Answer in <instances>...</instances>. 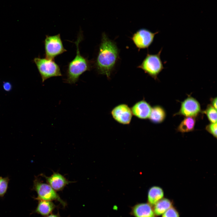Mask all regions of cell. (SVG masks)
Instances as JSON below:
<instances>
[{"label":"cell","instance_id":"obj_19","mask_svg":"<svg viewBox=\"0 0 217 217\" xmlns=\"http://www.w3.org/2000/svg\"><path fill=\"white\" fill-rule=\"evenodd\" d=\"M9 181L8 177H0V197H3L6 193Z\"/></svg>","mask_w":217,"mask_h":217},{"label":"cell","instance_id":"obj_6","mask_svg":"<svg viewBox=\"0 0 217 217\" xmlns=\"http://www.w3.org/2000/svg\"><path fill=\"white\" fill-rule=\"evenodd\" d=\"M44 44L46 58L54 60L56 57L67 51L63 45L60 34L54 36L46 35Z\"/></svg>","mask_w":217,"mask_h":217},{"label":"cell","instance_id":"obj_21","mask_svg":"<svg viewBox=\"0 0 217 217\" xmlns=\"http://www.w3.org/2000/svg\"><path fill=\"white\" fill-rule=\"evenodd\" d=\"M217 122L211 123L206 127V130L214 137H217Z\"/></svg>","mask_w":217,"mask_h":217},{"label":"cell","instance_id":"obj_3","mask_svg":"<svg viewBox=\"0 0 217 217\" xmlns=\"http://www.w3.org/2000/svg\"><path fill=\"white\" fill-rule=\"evenodd\" d=\"M162 49L155 54L148 53L141 64L137 68L143 70L144 72L155 80L164 69L160 55Z\"/></svg>","mask_w":217,"mask_h":217},{"label":"cell","instance_id":"obj_14","mask_svg":"<svg viewBox=\"0 0 217 217\" xmlns=\"http://www.w3.org/2000/svg\"><path fill=\"white\" fill-rule=\"evenodd\" d=\"M164 192L163 189L157 186H153L149 190L148 193V201L149 204L154 206L158 201L163 198Z\"/></svg>","mask_w":217,"mask_h":217},{"label":"cell","instance_id":"obj_12","mask_svg":"<svg viewBox=\"0 0 217 217\" xmlns=\"http://www.w3.org/2000/svg\"><path fill=\"white\" fill-rule=\"evenodd\" d=\"M135 217H156L153 208L148 203H141L135 206L132 209Z\"/></svg>","mask_w":217,"mask_h":217},{"label":"cell","instance_id":"obj_4","mask_svg":"<svg viewBox=\"0 0 217 217\" xmlns=\"http://www.w3.org/2000/svg\"><path fill=\"white\" fill-rule=\"evenodd\" d=\"M33 189L37 193V196L35 198L37 200L56 201L64 208L67 205L66 203L49 184L42 182L38 178H36L33 181Z\"/></svg>","mask_w":217,"mask_h":217},{"label":"cell","instance_id":"obj_9","mask_svg":"<svg viewBox=\"0 0 217 217\" xmlns=\"http://www.w3.org/2000/svg\"><path fill=\"white\" fill-rule=\"evenodd\" d=\"M111 115L118 123L124 125H128L131 121L132 113L131 108L125 104H120L111 110Z\"/></svg>","mask_w":217,"mask_h":217},{"label":"cell","instance_id":"obj_5","mask_svg":"<svg viewBox=\"0 0 217 217\" xmlns=\"http://www.w3.org/2000/svg\"><path fill=\"white\" fill-rule=\"evenodd\" d=\"M41 77L42 83L53 77L62 76L60 68L54 60L39 57L33 60Z\"/></svg>","mask_w":217,"mask_h":217},{"label":"cell","instance_id":"obj_22","mask_svg":"<svg viewBox=\"0 0 217 217\" xmlns=\"http://www.w3.org/2000/svg\"><path fill=\"white\" fill-rule=\"evenodd\" d=\"M3 86L4 90L6 91H9L11 88V85L8 82H4L3 84Z\"/></svg>","mask_w":217,"mask_h":217},{"label":"cell","instance_id":"obj_8","mask_svg":"<svg viewBox=\"0 0 217 217\" xmlns=\"http://www.w3.org/2000/svg\"><path fill=\"white\" fill-rule=\"evenodd\" d=\"M201 112L199 102L193 97L189 96L181 102L180 109L175 115L196 117Z\"/></svg>","mask_w":217,"mask_h":217},{"label":"cell","instance_id":"obj_20","mask_svg":"<svg viewBox=\"0 0 217 217\" xmlns=\"http://www.w3.org/2000/svg\"><path fill=\"white\" fill-rule=\"evenodd\" d=\"M162 217H180V215L177 210L173 206L162 214Z\"/></svg>","mask_w":217,"mask_h":217},{"label":"cell","instance_id":"obj_10","mask_svg":"<svg viewBox=\"0 0 217 217\" xmlns=\"http://www.w3.org/2000/svg\"><path fill=\"white\" fill-rule=\"evenodd\" d=\"M152 107L150 104L143 99L134 104L131 108L132 114L140 119L149 118Z\"/></svg>","mask_w":217,"mask_h":217},{"label":"cell","instance_id":"obj_16","mask_svg":"<svg viewBox=\"0 0 217 217\" xmlns=\"http://www.w3.org/2000/svg\"><path fill=\"white\" fill-rule=\"evenodd\" d=\"M173 205V202L171 200L163 198L154 205L153 210L156 216H160L162 215Z\"/></svg>","mask_w":217,"mask_h":217},{"label":"cell","instance_id":"obj_7","mask_svg":"<svg viewBox=\"0 0 217 217\" xmlns=\"http://www.w3.org/2000/svg\"><path fill=\"white\" fill-rule=\"evenodd\" d=\"M159 32L153 33L147 29H141L133 35L131 39L139 50L148 48L153 43L155 35Z\"/></svg>","mask_w":217,"mask_h":217},{"label":"cell","instance_id":"obj_1","mask_svg":"<svg viewBox=\"0 0 217 217\" xmlns=\"http://www.w3.org/2000/svg\"><path fill=\"white\" fill-rule=\"evenodd\" d=\"M119 58V51L116 43L103 33L95 63L97 72L109 79Z\"/></svg>","mask_w":217,"mask_h":217},{"label":"cell","instance_id":"obj_11","mask_svg":"<svg viewBox=\"0 0 217 217\" xmlns=\"http://www.w3.org/2000/svg\"><path fill=\"white\" fill-rule=\"evenodd\" d=\"M48 184L56 191L62 190L68 184L72 182L68 181L64 176L58 172H54L50 176L42 175Z\"/></svg>","mask_w":217,"mask_h":217},{"label":"cell","instance_id":"obj_24","mask_svg":"<svg viewBox=\"0 0 217 217\" xmlns=\"http://www.w3.org/2000/svg\"><path fill=\"white\" fill-rule=\"evenodd\" d=\"M45 217H61L60 215L59 212L57 214H51L50 215Z\"/></svg>","mask_w":217,"mask_h":217},{"label":"cell","instance_id":"obj_18","mask_svg":"<svg viewBox=\"0 0 217 217\" xmlns=\"http://www.w3.org/2000/svg\"><path fill=\"white\" fill-rule=\"evenodd\" d=\"M211 105H209L206 110L203 111L211 123L217 122V111Z\"/></svg>","mask_w":217,"mask_h":217},{"label":"cell","instance_id":"obj_15","mask_svg":"<svg viewBox=\"0 0 217 217\" xmlns=\"http://www.w3.org/2000/svg\"><path fill=\"white\" fill-rule=\"evenodd\" d=\"M165 117L166 113L164 109L160 106L156 105L152 108L149 119L152 122L158 124L163 122Z\"/></svg>","mask_w":217,"mask_h":217},{"label":"cell","instance_id":"obj_13","mask_svg":"<svg viewBox=\"0 0 217 217\" xmlns=\"http://www.w3.org/2000/svg\"><path fill=\"white\" fill-rule=\"evenodd\" d=\"M38 205L33 212L45 217L52 213L55 209L57 207L52 201L38 200Z\"/></svg>","mask_w":217,"mask_h":217},{"label":"cell","instance_id":"obj_17","mask_svg":"<svg viewBox=\"0 0 217 217\" xmlns=\"http://www.w3.org/2000/svg\"><path fill=\"white\" fill-rule=\"evenodd\" d=\"M195 118L191 117L185 118L177 127V131L184 133L193 131L196 122Z\"/></svg>","mask_w":217,"mask_h":217},{"label":"cell","instance_id":"obj_2","mask_svg":"<svg viewBox=\"0 0 217 217\" xmlns=\"http://www.w3.org/2000/svg\"><path fill=\"white\" fill-rule=\"evenodd\" d=\"M83 39L81 31L79 33L77 40L74 42L76 46V55L74 58L68 64L65 83L74 84L79 79L80 76L92 68L91 63L88 59L81 55L79 49V44Z\"/></svg>","mask_w":217,"mask_h":217},{"label":"cell","instance_id":"obj_23","mask_svg":"<svg viewBox=\"0 0 217 217\" xmlns=\"http://www.w3.org/2000/svg\"><path fill=\"white\" fill-rule=\"evenodd\" d=\"M211 105L217 110V98H212L211 100Z\"/></svg>","mask_w":217,"mask_h":217}]
</instances>
